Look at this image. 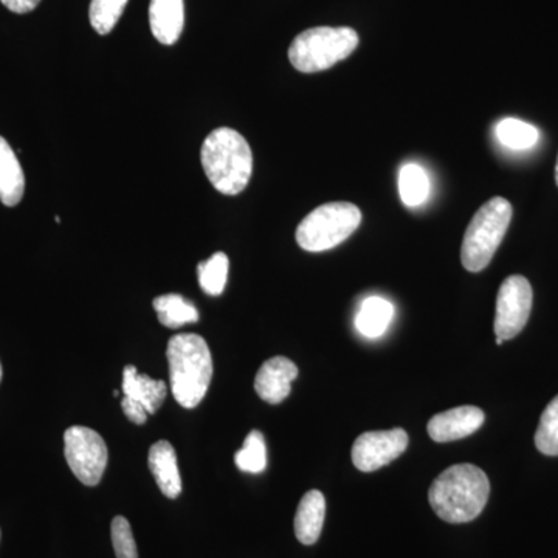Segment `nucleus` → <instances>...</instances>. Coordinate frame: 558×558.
<instances>
[{
	"instance_id": "f257e3e1",
	"label": "nucleus",
	"mask_w": 558,
	"mask_h": 558,
	"mask_svg": "<svg viewBox=\"0 0 558 558\" xmlns=\"http://www.w3.org/2000/svg\"><path fill=\"white\" fill-rule=\"evenodd\" d=\"M490 483L486 473L472 464L444 470L429 487V506L440 520L451 524L478 519L486 508Z\"/></svg>"
},
{
	"instance_id": "f03ea898",
	"label": "nucleus",
	"mask_w": 558,
	"mask_h": 558,
	"mask_svg": "<svg viewBox=\"0 0 558 558\" xmlns=\"http://www.w3.org/2000/svg\"><path fill=\"white\" fill-rule=\"evenodd\" d=\"M201 161L211 185L226 196L247 189L253 172V154L247 140L230 128H219L205 138Z\"/></svg>"
},
{
	"instance_id": "7ed1b4c3",
	"label": "nucleus",
	"mask_w": 558,
	"mask_h": 558,
	"mask_svg": "<svg viewBox=\"0 0 558 558\" xmlns=\"http://www.w3.org/2000/svg\"><path fill=\"white\" fill-rule=\"evenodd\" d=\"M171 391L179 405L194 409L207 395L213 377L211 352L197 333H179L168 341Z\"/></svg>"
},
{
	"instance_id": "20e7f679",
	"label": "nucleus",
	"mask_w": 558,
	"mask_h": 558,
	"mask_svg": "<svg viewBox=\"0 0 558 558\" xmlns=\"http://www.w3.org/2000/svg\"><path fill=\"white\" fill-rule=\"evenodd\" d=\"M512 205L505 197H492L470 220L462 241L461 260L472 274L486 269L512 220Z\"/></svg>"
},
{
	"instance_id": "39448f33",
	"label": "nucleus",
	"mask_w": 558,
	"mask_h": 558,
	"mask_svg": "<svg viewBox=\"0 0 558 558\" xmlns=\"http://www.w3.org/2000/svg\"><path fill=\"white\" fill-rule=\"evenodd\" d=\"M357 32L349 27H315L300 33L289 47V60L301 73L333 68L357 49Z\"/></svg>"
},
{
	"instance_id": "423d86ee",
	"label": "nucleus",
	"mask_w": 558,
	"mask_h": 558,
	"mask_svg": "<svg viewBox=\"0 0 558 558\" xmlns=\"http://www.w3.org/2000/svg\"><path fill=\"white\" fill-rule=\"evenodd\" d=\"M362 223V211L349 202H330L310 213L296 229V242L311 253L336 248Z\"/></svg>"
},
{
	"instance_id": "0eeeda50",
	"label": "nucleus",
	"mask_w": 558,
	"mask_h": 558,
	"mask_svg": "<svg viewBox=\"0 0 558 558\" xmlns=\"http://www.w3.org/2000/svg\"><path fill=\"white\" fill-rule=\"evenodd\" d=\"M64 454L73 475L86 484L97 486L108 465V447L105 439L92 428L70 427L64 435Z\"/></svg>"
},
{
	"instance_id": "6e6552de",
	"label": "nucleus",
	"mask_w": 558,
	"mask_h": 558,
	"mask_svg": "<svg viewBox=\"0 0 558 558\" xmlns=\"http://www.w3.org/2000/svg\"><path fill=\"white\" fill-rule=\"evenodd\" d=\"M531 282L521 275H512L505 279L497 296L495 312V333L497 339L506 341L515 339L526 326L532 311Z\"/></svg>"
},
{
	"instance_id": "1a4fd4ad",
	"label": "nucleus",
	"mask_w": 558,
	"mask_h": 558,
	"mask_svg": "<svg viewBox=\"0 0 558 558\" xmlns=\"http://www.w3.org/2000/svg\"><path fill=\"white\" fill-rule=\"evenodd\" d=\"M407 447L409 435L402 428L363 433L352 446V462L360 472H376L398 459Z\"/></svg>"
},
{
	"instance_id": "9d476101",
	"label": "nucleus",
	"mask_w": 558,
	"mask_h": 558,
	"mask_svg": "<svg viewBox=\"0 0 558 558\" xmlns=\"http://www.w3.org/2000/svg\"><path fill=\"white\" fill-rule=\"evenodd\" d=\"M486 414L478 407H458L429 418L427 432L435 442H453L478 432Z\"/></svg>"
},
{
	"instance_id": "9b49d317",
	"label": "nucleus",
	"mask_w": 558,
	"mask_h": 558,
	"mask_svg": "<svg viewBox=\"0 0 558 558\" xmlns=\"http://www.w3.org/2000/svg\"><path fill=\"white\" fill-rule=\"evenodd\" d=\"M299 377V368L292 360L274 357L267 360L256 374L255 389L260 399L278 405L289 398L292 381Z\"/></svg>"
},
{
	"instance_id": "f8f14e48",
	"label": "nucleus",
	"mask_w": 558,
	"mask_h": 558,
	"mask_svg": "<svg viewBox=\"0 0 558 558\" xmlns=\"http://www.w3.org/2000/svg\"><path fill=\"white\" fill-rule=\"evenodd\" d=\"M149 25L154 38L163 46H174L185 25L183 0H150Z\"/></svg>"
},
{
	"instance_id": "ddd939ff",
	"label": "nucleus",
	"mask_w": 558,
	"mask_h": 558,
	"mask_svg": "<svg viewBox=\"0 0 558 558\" xmlns=\"http://www.w3.org/2000/svg\"><path fill=\"white\" fill-rule=\"evenodd\" d=\"M148 464L161 494L170 499L178 498L182 492V478L174 447L168 440L154 444L149 450Z\"/></svg>"
},
{
	"instance_id": "4468645a",
	"label": "nucleus",
	"mask_w": 558,
	"mask_h": 558,
	"mask_svg": "<svg viewBox=\"0 0 558 558\" xmlns=\"http://www.w3.org/2000/svg\"><path fill=\"white\" fill-rule=\"evenodd\" d=\"M123 396L137 400L148 414H156L167 399L168 387L163 380H154L140 374L134 365L123 369Z\"/></svg>"
},
{
	"instance_id": "2eb2a0df",
	"label": "nucleus",
	"mask_w": 558,
	"mask_h": 558,
	"mask_svg": "<svg viewBox=\"0 0 558 558\" xmlns=\"http://www.w3.org/2000/svg\"><path fill=\"white\" fill-rule=\"evenodd\" d=\"M326 517L325 495L311 490L301 499L295 515V535L303 545L311 546L318 542Z\"/></svg>"
},
{
	"instance_id": "dca6fc26",
	"label": "nucleus",
	"mask_w": 558,
	"mask_h": 558,
	"mask_svg": "<svg viewBox=\"0 0 558 558\" xmlns=\"http://www.w3.org/2000/svg\"><path fill=\"white\" fill-rule=\"evenodd\" d=\"M25 175L9 142L0 137V202L16 207L24 197Z\"/></svg>"
},
{
	"instance_id": "f3484780",
	"label": "nucleus",
	"mask_w": 558,
	"mask_h": 558,
	"mask_svg": "<svg viewBox=\"0 0 558 558\" xmlns=\"http://www.w3.org/2000/svg\"><path fill=\"white\" fill-rule=\"evenodd\" d=\"M395 318V306L381 296H368L355 317V328L366 339H379Z\"/></svg>"
},
{
	"instance_id": "a211bd4d",
	"label": "nucleus",
	"mask_w": 558,
	"mask_h": 558,
	"mask_svg": "<svg viewBox=\"0 0 558 558\" xmlns=\"http://www.w3.org/2000/svg\"><path fill=\"white\" fill-rule=\"evenodd\" d=\"M153 306L161 325L170 329L182 328V326L191 325L199 319L197 307L178 293L157 296Z\"/></svg>"
},
{
	"instance_id": "6ab92c4d",
	"label": "nucleus",
	"mask_w": 558,
	"mask_h": 558,
	"mask_svg": "<svg viewBox=\"0 0 558 558\" xmlns=\"http://www.w3.org/2000/svg\"><path fill=\"white\" fill-rule=\"evenodd\" d=\"M497 138L506 148L524 150L534 148L538 143L537 128L517 119H505L497 124Z\"/></svg>"
},
{
	"instance_id": "aec40b11",
	"label": "nucleus",
	"mask_w": 558,
	"mask_h": 558,
	"mask_svg": "<svg viewBox=\"0 0 558 558\" xmlns=\"http://www.w3.org/2000/svg\"><path fill=\"white\" fill-rule=\"evenodd\" d=\"M399 193L407 207H418L427 201L429 180L418 165L409 163L400 170Z\"/></svg>"
},
{
	"instance_id": "412c9836",
	"label": "nucleus",
	"mask_w": 558,
	"mask_h": 558,
	"mask_svg": "<svg viewBox=\"0 0 558 558\" xmlns=\"http://www.w3.org/2000/svg\"><path fill=\"white\" fill-rule=\"evenodd\" d=\"M230 260L226 253L218 252L197 266L201 289L207 295L219 296L226 290L229 279Z\"/></svg>"
},
{
	"instance_id": "4be33fe9",
	"label": "nucleus",
	"mask_w": 558,
	"mask_h": 558,
	"mask_svg": "<svg viewBox=\"0 0 558 558\" xmlns=\"http://www.w3.org/2000/svg\"><path fill=\"white\" fill-rule=\"evenodd\" d=\"M234 462L242 472L260 473L266 470L267 449L263 433L256 432V429L250 432L244 440V446L234 454Z\"/></svg>"
},
{
	"instance_id": "5701e85b",
	"label": "nucleus",
	"mask_w": 558,
	"mask_h": 558,
	"mask_svg": "<svg viewBox=\"0 0 558 558\" xmlns=\"http://www.w3.org/2000/svg\"><path fill=\"white\" fill-rule=\"evenodd\" d=\"M128 0H92L89 9L90 25L98 35H108L116 28Z\"/></svg>"
},
{
	"instance_id": "b1692460",
	"label": "nucleus",
	"mask_w": 558,
	"mask_h": 558,
	"mask_svg": "<svg viewBox=\"0 0 558 558\" xmlns=\"http://www.w3.org/2000/svg\"><path fill=\"white\" fill-rule=\"evenodd\" d=\"M535 446L543 454L558 457V396L543 411L535 433Z\"/></svg>"
},
{
	"instance_id": "393cba45",
	"label": "nucleus",
	"mask_w": 558,
	"mask_h": 558,
	"mask_svg": "<svg viewBox=\"0 0 558 558\" xmlns=\"http://www.w3.org/2000/svg\"><path fill=\"white\" fill-rule=\"evenodd\" d=\"M110 531H112V543L117 558H138L137 545H135L130 521L124 517H116Z\"/></svg>"
},
{
	"instance_id": "a878e982",
	"label": "nucleus",
	"mask_w": 558,
	"mask_h": 558,
	"mask_svg": "<svg viewBox=\"0 0 558 558\" xmlns=\"http://www.w3.org/2000/svg\"><path fill=\"white\" fill-rule=\"evenodd\" d=\"M121 409H123L124 416L137 425L145 424L146 418L149 416L148 411H146L142 403L137 402V400L128 398V396H123V400H121Z\"/></svg>"
},
{
	"instance_id": "bb28decb",
	"label": "nucleus",
	"mask_w": 558,
	"mask_h": 558,
	"mask_svg": "<svg viewBox=\"0 0 558 558\" xmlns=\"http://www.w3.org/2000/svg\"><path fill=\"white\" fill-rule=\"evenodd\" d=\"M3 5L16 14H27L39 5L40 0H0Z\"/></svg>"
},
{
	"instance_id": "cd10ccee",
	"label": "nucleus",
	"mask_w": 558,
	"mask_h": 558,
	"mask_svg": "<svg viewBox=\"0 0 558 558\" xmlns=\"http://www.w3.org/2000/svg\"><path fill=\"white\" fill-rule=\"evenodd\" d=\"M556 182L558 186V157H557V165H556Z\"/></svg>"
},
{
	"instance_id": "c85d7f7f",
	"label": "nucleus",
	"mask_w": 558,
	"mask_h": 558,
	"mask_svg": "<svg viewBox=\"0 0 558 558\" xmlns=\"http://www.w3.org/2000/svg\"><path fill=\"white\" fill-rule=\"evenodd\" d=\"M0 380H2V365H0Z\"/></svg>"
}]
</instances>
